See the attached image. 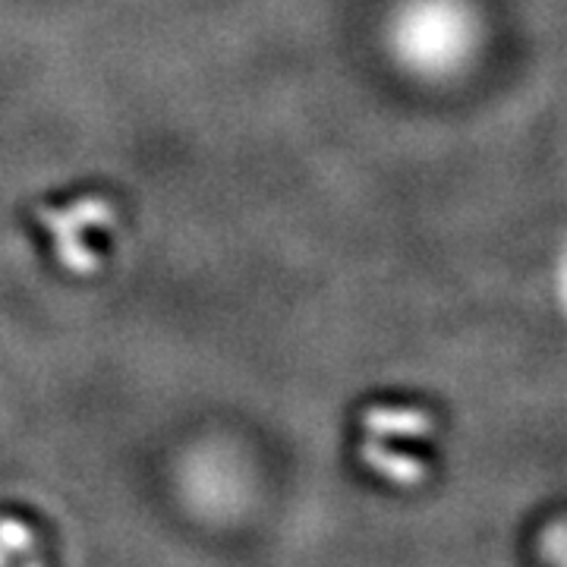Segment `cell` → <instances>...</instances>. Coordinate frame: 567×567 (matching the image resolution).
<instances>
[{
	"instance_id": "cell-1",
	"label": "cell",
	"mask_w": 567,
	"mask_h": 567,
	"mask_svg": "<svg viewBox=\"0 0 567 567\" xmlns=\"http://www.w3.org/2000/svg\"><path fill=\"white\" fill-rule=\"evenodd\" d=\"M483 22L466 0H413L394 22V51L420 76L445 80L473 61Z\"/></svg>"
},
{
	"instance_id": "cell-2",
	"label": "cell",
	"mask_w": 567,
	"mask_h": 567,
	"mask_svg": "<svg viewBox=\"0 0 567 567\" xmlns=\"http://www.w3.org/2000/svg\"><path fill=\"white\" fill-rule=\"evenodd\" d=\"M41 221L58 234V259L63 268L76 275H92L99 268V256L82 244V230L114 221V208L104 199H82L63 212H41Z\"/></svg>"
},
{
	"instance_id": "cell-3",
	"label": "cell",
	"mask_w": 567,
	"mask_h": 567,
	"mask_svg": "<svg viewBox=\"0 0 567 567\" xmlns=\"http://www.w3.org/2000/svg\"><path fill=\"white\" fill-rule=\"evenodd\" d=\"M372 439H420L432 432V416L413 406H375L363 416Z\"/></svg>"
},
{
	"instance_id": "cell-4",
	"label": "cell",
	"mask_w": 567,
	"mask_h": 567,
	"mask_svg": "<svg viewBox=\"0 0 567 567\" xmlns=\"http://www.w3.org/2000/svg\"><path fill=\"white\" fill-rule=\"evenodd\" d=\"M363 461L379 476H385L398 486H416L425 480V466L416 461V457H406V454H398V451H388L379 439L369 435V442L363 445Z\"/></svg>"
},
{
	"instance_id": "cell-5",
	"label": "cell",
	"mask_w": 567,
	"mask_h": 567,
	"mask_svg": "<svg viewBox=\"0 0 567 567\" xmlns=\"http://www.w3.org/2000/svg\"><path fill=\"white\" fill-rule=\"evenodd\" d=\"M32 546V529L20 520H0V561H10L17 551Z\"/></svg>"
},
{
	"instance_id": "cell-6",
	"label": "cell",
	"mask_w": 567,
	"mask_h": 567,
	"mask_svg": "<svg viewBox=\"0 0 567 567\" xmlns=\"http://www.w3.org/2000/svg\"><path fill=\"white\" fill-rule=\"evenodd\" d=\"M543 551H546L548 561H558V565H567V524H558L546 533V543H543Z\"/></svg>"
}]
</instances>
